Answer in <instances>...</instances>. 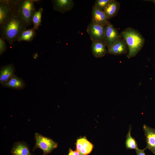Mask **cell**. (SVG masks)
Segmentation results:
<instances>
[{
    "mask_svg": "<svg viewBox=\"0 0 155 155\" xmlns=\"http://www.w3.org/2000/svg\"><path fill=\"white\" fill-rule=\"evenodd\" d=\"M131 126L130 125L128 133L126 137L125 146L127 149H138V146L135 139L131 135Z\"/></svg>",
    "mask_w": 155,
    "mask_h": 155,
    "instance_id": "d6986e66",
    "label": "cell"
},
{
    "mask_svg": "<svg viewBox=\"0 0 155 155\" xmlns=\"http://www.w3.org/2000/svg\"><path fill=\"white\" fill-rule=\"evenodd\" d=\"M91 21L105 26L109 21L104 12L93 6L92 11Z\"/></svg>",
    "mask_w": 155,
    "mask_h": 155,
    "instance_id": "4fadbf2b",
    "label": "cell"
},
{
    "mask_svg": "<svg viewBox=\"0 0 155 155\" xmlns=\"http://www.w3.org/2000/svg\"><path fill=\"white\" fill-rule=\"evenodd\" d=\"M15 69L12 64L2 67L0 71V82L3 84L9 80L14 75Z\"/></svg>",
    "mask_w": 155,
    "mask_h": 155,
    "instance_id": "5bb4252c",
    "label": "cell"
},
{
    "mask_svg": "<svg viewBox=\"0 0 155 155\" xmlns=\"http://www.w3.org/2000/svg\"><path fill=\"white\" fill-rule=\"evenodd\" d=\"M86 31L92 41L104 42V26L91 21L88 26Z\"/></svg>",
    "mask_w": 155,
    "mask_h": 155,
    "instance_id": "8992f818",
    "label": "cell"
},
{
    "mask_svg": "<svg viewBox=\"0 0 155 155\" xmlns=\"http://www.w3.org/2000/svg\"><path fill=\"white\" fill-rule=\"evenodd\" d=\"M36 141L33 151L40 148L43 152V155H46L51 153L57 147V144L53 140L44 136L38 133L35 134Z\"/></svg>",
    "mask_w": 155,
    "mask_h": 155,
    "instance_id": "5b68a950",
    "label": "cell"
},
{
    "mask_svg": "<svg viewBox=\"0 0 155 155\" xmlns=\"http://www.w3.org/2000/svg\"><path fill=\"white\" fill-rule=\"evenodd\" d=\"M7 45L5 40L0 38V55H2L6 49Z\"/></svg>",
    "mask_w": 155,
    "mask_h": 155,
    "instance_id": "7402d4cb",
    "label": "cell"
},
{
    "mask_svg": "<svg viewBox=\"0 0 155 155\" xmlns=\"http://www.w3.org/2000/svg\"><path fill=\"white\" fill-rule=\"evenodd\" d=\"M51 2L53 9L62 13L70 11L74 5L72 0H53Z\"/></svg>",
    "mask_w": 155,
    "mask_h": 155,
    "instance_id": "9c48e42d",
    "label": "cell"
},
{
    "mask_svg": "<svg viewBox=\"0 0 155 155\" xmlns=\"http://www.w3.org/2000/svg\"><path fill=\"white\" fill-rule=\"evenodd\" d=\"M128 52L127 46L121 36L107 49V53L115 55H121Z\"/></svg>",
    "mask_w": 155,
    "mask_h": 155,
    "instance_id": "ba28073f",
    "label": "cell"
},
{
    "mask_svg": "<svg viewBox=\"0 0 155 155\" xmlns=\"http://www.w3.org/2000/svg\"><path fill=\"white\" fill-rule=\"evenodd\" d=\"M68 155H80V154L76 150L73 151L71 149H70Z\"/></svg>",
    "mask_w": 155,
    "mask_h": 155,
    "instance_id": "cb8c5ba5",
    "label": "cell"
},
{
    "mask_svg": "<svg viewBox=\"0 0 155 155\" xmlns=\"http://www.w3.org/2000/svg\"><path fill=\"white\" fill-rule=\"evenodd\" d=\"M19 0H0V26L5 23L16 11Z\"/></svg>",
    "mask_w": 155,
    "mask_h": 155,
    "instance_id": "277c9868",
    "label": "cell"
},
{
    "mask_svg": "<svg viewBox=\"0 0 155 155\" xmlns=\"http://www.w3.org/2000/svg\"><path fill=\"white\" fill-rule=\"evenodd\" d=\"M111 0H96L93 6L95 7L104 11Z\"/></svg>",
    "mask_w": 155,
    "mask_h": 155,
    "instance_id": "44dd1931",
    "label": "cell"
},
{
    "mask_svg": "<svg viewBox=\"0 0 155 155\" xmlns=\"http://www.w3.org/2000/svg\"><path fill=\"white\" fill-rule=\"evenodd\" d=\"M104 42L107 49L111 46L121 36L117 29L109 21L104 26Z\"/></svg>",
    "mask_w": 155,
    "mask_h": 155,
    "instance_id": "52a82bcc",
    "label": "cell"
},
{
    "mask_svg": "<svg viewBox=\"0 0 155 155\" xmlns=\"http://www.w3.org/2000/svg\"><path fill=\"white\" fill-rule=\"evenodd\" d=\"M27 27L20 19L17 9L11 18L0 26L1 37L12 45L22 32L27 29Z\"/></svg>",
    "mask_w": 155,
    "mask_h": 155,
    "instance_id": "6da1fadb",
    "label": "cell"
},
{
    "mask_svg": "<svg viewBox=\"0 0 155 155\" xmlns=\"http://www.w3.org/2000/svg\"><path fill=\"white\" fill-rule=\"evenodd\" d=\"M37 1H38L19 0L17 8V12L21 20L27 26L32 23V17L36 11L34 3Z\"/></svg>",
    "mask_w": 155,
    "mask_h": 155,
    "instance_id": "3957f363",
    "label": "cell"
},
{
    "mask_svg": "<svg viewBox=\"0 0 155 155\" xmlns=\"http://www.w3.org/2000/svg\"><path fill=\"white\" fill-rule=\"evenodd\" d=\"M35 30L33 28L24 30L19 36L17 41L19 42L22 41L28 42L32 41L36 36Z\"/></svg>",
    "mask_w": 155,
    "mask_h": 155,
    "instance_id": "ac0fdd59",
    "label": "cell"
},
{
    "mask_svg": "<svg viewBox=\"0 0 155 155\" xmlns=\"http://www.w3.org/2000/svg\"><path fill=\"white\" fill-rule=\"evenodd\" d=\"M107 46L103 42L92 41L91 49L92 53L96 58H100L107 53Z\"/></svg>",
    "mask_w": 155,
    "mask_h": 155,
    "instance_id": "9a60e30c",
    "label": "cell"
},
{
    "mask_svg": "<svg viewBox=\"0 0 155 155\" xmlns=\"http://www.w3.org/2000/svg\"><path fill=\"white\" fill-rule=\"evenodd\" d=\"M2 85L4 87L18 90L24 89L25 86V84L23 80L15 75Z\"/></svg>",
    "mask_w": 155,
    "mask_h": 155,
    "instance_id": "2e32d148",
    "label": "cell"
},
{
    "mask_svg": "<svg viewBox=\"0 0 155 155\" xmlns=\"http://www.w3.org/2000/svg\"><path fill=\"white\" fill-rule=\"evenodd\" d=\"M13 155H34L30 152L28 145L25 142L15 143L11 150Z\"/></svg>",
    "mask_w": 155,
    "mask_h": 155,
    "instance_id": "7c38bea8",
    "label": "cell"
},
{
    "mask_svg": "<svg viewBox=\"0 0 155 155\" xmlns=\"http://www.w3.org/2000/svg\"><path fill=\"white\" fill-rule=\"evenodd\" d=\"M146 149L145 148L143 150L139 149L138 148L135 150L137 155H146L144 151Z\"/></svg>",
    "mask_w": 155,
    "mask_h": 155,
    "instance_id": "603a6c76",
    "label": "cell"
},
{
    "mask_svg": "<svg viewBox=\"0 0 155 155\" xmlns=\"http://www.w3.org/2000/svg\"><path fill=\"white\" fill-rule=\"evenodd\" d=\"M93 148V145L86 137L78 139L76 143V150L80 155H87L90 154Z\"/></svg>",
    "mask_w": 155,
    "mask_h": 155,
    "instance_id": "8fae6325",
    "label": "cell"
},
{
    "mask_svg": "<svg viewBox=\"0 0 155 155\" xmlns=\"http://www.w3.org/2000/svg\"><path fill=\"white\" fill-rule=\"evenodd\" d=\"M43 9L40 7L34 13L32 18V23L33 28L35 30H38L39 26L41 25L42 16Z\"/></svg>",
    "mask_w": 155,
    "mask_h": 155,
    "instance_id": "ffe728a7",
    "label": "cell"
},
{
    "mask_svg": "<svg viewBox=\"0 0 155 155\" xmlns=\"http://www.w3.org/2000/svg\"><path fill=\"white\" fill-rule=\"evenodd\" d=\"M143 129L146 137V148L148 149L155 154V129L145 124L143 126Z\"/></svg>",
    "mask_w": 155,
    "mask_h": 155,
    "instance_id": "30bf717a",
    "label": "cell"
},
{
    "mask_svg": "<svg viewBox=\"0 0 155 155\" xmlns=\"http://www.w3.org/2000/svg\"><path fill=\"white\" fill-rule=\"evenodd\" d=\"M128 49L127 55L129 59L135 56L140 51L145 43V39L137 30L129 27L120 33Z\"/></svg>",
    "mask_w": 155,
    "mask_h": 155,
    "instance_id": "7a4b0ae2",
    "label": "cell"
},
{
    "mask_svg": "<svg viewBox=\"0 0 155 155\" xmlns=\"http://www.w3.org/2000/svg\"><path fill=\"white\" fill-rule=\"evenodd\" d=\"M37 55V54H36V55L35 54V55H34V58L35 59V58H36V57H38V56H37H37H36V55Z\"/></svg>",
    "mask_w": 155,
    "mask_h": 155,
    "instance_id": "d4e9b609",
    "label": "cell"
},
{
    "mask_svg": "<svg viewBox=\"0 0 155 155\" xmlns=\"http://www.w3.org/2000/svg\"><path fill=\"white\" fill-rule=\"evenodd\" d=\"M120 4L117 1L111 0L103 11L109 20L115 16L119 9Z\"/></svg>",
    "mask_w": 155,
    "mask_h": 155,
    "instance_id": "e0dca14e",
    "label": "cell"
}]
</instances>
